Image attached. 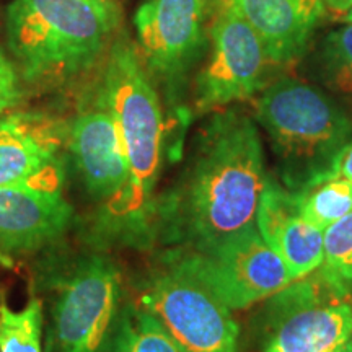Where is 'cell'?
Segmentation results:
<instances>
[{
  "label": "cell",
  "instance_id": "52a82bcc",
  "mask_svg": "<svg viewBox=\"0 0 352 352\" xmlns=\"http://www.w3.org/2000/svg\"><path fill=\"white\" fill-rule=\"evenodd\" d=\"M121 277L100 254L83 258L69 272L52 308L47 352H104L118 320Z\"/></svg>",
  "mask_w": 352,
  "mask_h": 352
},
{
  "label": "cell",
  "instance_id": "2e32d148",
  "mask_svg": "<svg viewBox=\"0 0 352 352\" xmlns=\"http://www.w3.org/2000/svg\"><path fill=\"white\" fill-rule=\"evenodd\" d=\"M104 352H183L160 321L139 305H126L118 315Z\"/></svg>",
  "mask_w": 352,
  "mask_h": 352
},
{
  "label": "cell",
  "instance_id": "d4e9b609",
  "mask_svg": "<svg viewBox=\"0 0 352 352\" xmlns=\"http://www.w3.org/2000/svg\"><path fill=\"white\" fill-rule=\"evenodd\" d=\"M338 352H352V347H351V344H349V342H347V344H344V346H342V347H341V349H340V351H338Z\"/></svg>",
  "mask_w": 352,
  "mask_h": 352
},
{
  "label": "cell",
  "instance_id": "277c9868",
  "mask_svg": "<svg viewBox=\"0 0 352 352\" xmlns=\"http://www.w3.org/2000/svg\"><path fill=\"white\" fill-rule=\"evenodd\" d=\"M254 114L279 158L284 188L300 192L338 176L352 122L323 91L283 78L254 100Z\"/></svg>",
  "mask_w": 352,
  "mask_h": 352
},
{
  "label": "cell",
  "instance_id": "6da1fadb",
  "mask_svg": "<svg viewBox=\"0 0 352 352\" xmlns=\"http://www.w3.org/2000/svg\"><path fill=\"white\" fill-rule=\"evenodd\" d=\"M267 182L256 124L243 113L226 109L204 127L188 178L162 214L192 253H208L256 227Z\"/></svg>",
  "mask_w": 352,
  "mask_h": 352
},
{
  "label": "cell",
  "instance_id": "603a6c76",
  "mask_svg": "<svg viewBox=\"0 0 352 352\" xmlns=\"http://www.w3.org/2000/svg\"><path fill=\"white\" fill-rule=\"evenodd\" d=\"M323 2L327 10L336 13V15H344L352 7V0H323Z\"/></svg>",
  "mask_w": 352,
  "mask_h": 352
},
{
  "label": "cell",
  "instance_id": "5b68a950",
  "mask_svg": "<svg viewBox=\"0 0 352 352\" xmlns=\"http://www.w3.org/2000/svg\"><path fill=\"white\" fill-rule=\"evenodd\" d=\"M160 321L183 352H239L240 329L232 308L192 263L191 256L171 258L140 294V303Z\"/></svg>",
  "mask_w": 352,
  "mask_h": 352
},
{
  "label": "cell",
  "instance_id": "ba28073f",
  "mask_svg": "<svg viewBox=\"0 0 352 352\" xmlns=\"http://www.w3.org/2000/svg\"><path fill=\"white\" fill-rule=\"evenodd\" d=\"M210 57L196 78V107L214 111L252 98L271 64L261 39L228 0L210 26Z\"/></svg>",
  "mask_w": 352,
  "mask_h": 352
},
{
  "label": "cell",
  "instance_id": "484cf974",
  "mask_svg": "<svg viewBox=\"0 0 352 352\" xmlns=\"http://www.w3.org/2000/svg\"><path fill=\"white\" fill-rule=\"evenodd\" d=\"M349 344H351V347H352V333H351V340H349Z\"/></svg>",
  "mask_w": 352,
  "mask_h": 352
},
{
  "label": "cell",
  "instance_id": "30bf717a",
  "mask_svg": "<svg viewBox=\"0 0 352 352\" xmlns=\"http://www.w3.org/2000/svg\"><path fill=\"white\" fill-rule=\"evenodd\" d=\"M65 140L83 186L100 204L98 228L104 235L124 199L129 165L120 129L101 96L77 114Z\"/></svg>",
  "mask_w": 352,
  "mask_h": 352
},
{
  "label": "cell",
  "instance_id": "3957f363",
  "mask_svg": "<svg viewBox=\"0 0 352 352\" xmlns=\"http://www.w3.org/2000/svg\"><path fill=\"white\" fill-rule=\"evenodd\" d=\"M100 96L116 121L129 165L124 199L104 235L140 241L155 215L153 189L164 155L165 122L151 74L126 34L116 36L107 52Z\"/></svg>",
  "mask_w": 352,
  "mask_h": 352
},
{
  "label": "cell",
  "instance_id": "4fadbf2b",
  "mask_svg": "<svg viewBox=\"0 0 352 352\" xmlns=\"http://www.w3.org/2000/svg\"><path fill=\"white\" fill-rule=\"evenodd\" d=\"M256 228L283 259L294 280L314 274L323 264L324 232L303 219L297 191L270 179L258 206Z\"/></svg>",
  "mask_w": 352,
  "mask_h": 352
},
{
  "label": "cell",
  "instance_id": "44dd1931",
  "mask_svg": "<svg viewBox=\"0 0 352 352\" xmlns=\"http://www.w3.org/2000/svg\"><path fill=\"white\" fill-rule=\"evenodd\" d=\"M23 78L12 57L0 50V114L12 111L23 96Z\"/></svg>",
  "mask_w": 352,
  "mask_h": 352
},
{
  "label": "cell",
  "instance_id": "8fae6325",
  "mask_svg": "<svg viewBox=\"0 0 352 352\" xmlns=\"http://www.w3.org/2000/svg\"><path fill=\"white\" fill-rule=\"evenodd\" d=\"M189 256L232 310L248 308L294 283L287 266L256 227L208 253H189Z\"/></svg>",
  "mask_w": 352,
  "mask_h": 352
},
{
  "label": "cell",
  "instance_id": "7402d4cb",
  "mask_svg": "<svg viewBox=\"0 0 352 352\" xmlns=\"http://www.w3.org/2000/svg\"><path fill=\"white\" fill-rule=\"evenodd\" d=\"M338 176H342V178L349 179L352 183V142L349 147L346 148L344 155H342L340 162V168H338Z\"/></svg>",
  "mask_w": 352,
  "mask_h": 352
},
{
  "label": "cell",
  "instance_id": "9c48e42d",
  "mask_svg": "<svg viewBox=\"0 0 352 352\" xmlns=\"http://www.w3.org/2000/svg\"><path fill=\"white\" fill-rule=\"evenodd\" d=\"M72 220L57 164L23 182L0 188V261L38 252L59 239Z\"/></svg>",
  "mask_w": 352,
  "mask_h": 352
},
{
  "label": "cell",
  "instance_id": "9a60e30c",
  "mask_svg": "<svg viewBox=\"0 0 352 352\" xmlns=\"http://www.w3.org/2000/svg\"><path fill=\"white\" fill-rule=\"evenodd\" d=\"M65 134L60 122L36 111L0 114V188L60 164Z\"/></svg>",
  "mask_w": 352,
  "mask_h": 352
},
{
  "label": "cell",
  "instance_id": "e0dca14e",
  "mask_svg": "<svg viewBox=\"0 0 352 352\" xmlns=\"http://www.w3.org/2000/svg\"><path fill=\"white\" fill-rule=\"evenodd\" d=\"M298 195L303 219L321 232L352 212V183L342 176H334Z\"/></svg>",
  "mask_w": 352,
  "mask_h": 352
},
{
  "label": "cell",
  "instance_id": "d6986e66",
  "mask_svg": "<svg viewBox=\"0 0 352 352\" xmlns=\"http://www.w3.org/2000/svg\"><path fill=\"white\" fill-rule=\"evenodd\" d=\"M320 57L328 85L341 94L352 95V23L328 34Z\"/></svg>",
  "mask_w": 352,
  "mask_h": 352
},
{
  "label": "cell",
  "instance_id": "8992f818",
  "mask_svg": "<svg viewBox=\"0 0 352 352\" xmlns=\"http://www.w3.org/2000/svg\"><path fill=\"white\" fill-rule=\"evenodd\" d=\"M351 290L323 267L271 298L261 352H338L352 333Z\"/></svg>",
  "mask_w": 352,
  "mask_h": 352
},
{
  "label": "cell",
  "instance_id": "5bb4252c",
  "mask_svg": "<svg viewBox=\"0 0 352 352\" xmlns=\"http://www.w3.org/2000/svg\"><path fill=\"white\" fill-rule=\"evenodd\" d=\"M228 3L256 32L271 64L277 65L300 59L327 13L323 0H228Z\"/></svg>",
  "mask_w": 352,
  "mask_h": 352
},
{
  "label": "cell",
  "instance_id": "7c38bea8",
  "mask_svg": "<svg viewBox=\"0 0 352 352\" xmlns=\"http://www.w3.org/2000/svg\"><path fill=\"white\" fill-rule=\"evenodd\" d=\"M208 0H145L134 15L138 51L153 77L186 72L206 39Z\"/></svg>",
  "mask_w": 352,
  "mask_h": 352
},
{
  "label": "cell",
  "instance_id": "ffe728a7",
  "mask_svg": "<svg viewBox=\"0 0 352 352\" xmlns=\"http://www.w3.org/2000/svg\"><path fill=\"white\" fill-rule=\"evenodd\" d=\"M324 271L352 290V212L324 230Z\"/></svg>",
  "mask_w": 352,
  "mask_h": 352
},
{
  "label": "cell",
  "instance_id": "ac0fdd59",
  "mask_svg": "<svg viewBox=\"0 0 352 352\" xmlns=\"http://www.w3.org/2000/svg\"><path fill=\"white\" fill-rule=\"evenodd\" d=\"M0 352H43V303L38 298L20 310L0 305Z\"/></svg>",
  "mask_w": 352,
  "mask_h": 352
},
{
  "label": "cell",
  "instance_id": "cb8c5ba5",
  "mask_svg": "<svg viewBox=\"0 0 352 352\" xmlns=\"http://www.w3.org/2000/svg\"><path fill=\"white\" fill-rule=\"evenodd\" d=\"M342 20H344L346 23H352V7L344 13V15H342Z\"/></svg>",
  "mask_w": 352,
  "mask_h": 352
},
{
  "label": "cell",
  "instance_id": "7a4b0ae2",
  "mask_svg": "<svg viewBox=\"0 0 352 352\" xmlns=\"http://www.w3.org/2000/svg\"><path fill=\"white\" fill-rule=\"evenodd\" d=\"M121 19L116 0H13L6 12L7 47L25 82L63 83L107 54Z\"/></svg>",
  "mask_w": 352,
  "mask_h": 352
}]
</instances>
